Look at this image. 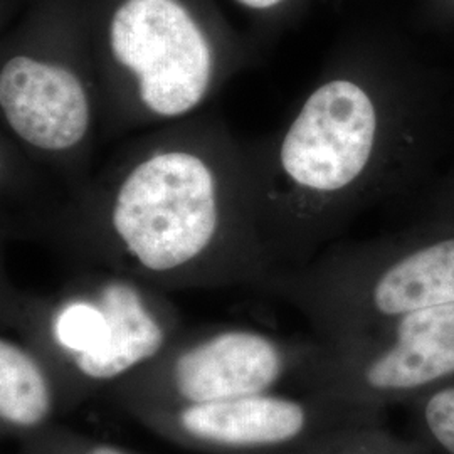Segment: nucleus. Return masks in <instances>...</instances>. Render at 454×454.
<instances>
[{"label":"nucleus","mask_w":454,"mask_h":454,"mask_svg":"<svg viewBox=\"0 0 454 454\" xmlns=\"http://www.w3.org/2000/svg\"><path fill=\"white\" fill-rule=\"evenodd\" d=\"M221 209L211 163L191 150H160L121 180L106 236L84 251L118 275L162 286L266 279L264 251L231 234Z\"/></svg>","instance_id":"nucleus-1"},{"label":"nucleus","mask_w":454,"mask_h":454,"mask_svg":"<svg viewBox=\"0 0 454 454\" xmlns=\"http://www.w3.org/2000/svg\"><path fill=\"white\" fill-rule=\"evenodd\" d=\"M0 108L20 140L65 152L86 137L91 120L82 80L65 66L14 56L0 69Z\"/></svg>","instance_id":"nucleus-9"},{"label":"nucleus","mask_w":454,"mask_h":454,"mask_svg":"<svg viewBox=\"0 0 454 454\" xmlns=\"http://www.w3.org/2000/svg\"><path fill=\"white\" fill-rule=\"evenodd\" d=\"M65 414L59 384L41 354L20 337L0 339V431L19 442Z\"/></svg>","instance_id":"nucleus-10"},{"label":"nucleus","mask_w":454,"mask_h":454,"mask_svg":"<svg viewBox=\"0 0 454 454\" xmlns=\"http://www.w3.org/2000/svg\"><path fill=\"white\" fill-rule=\"evenodd\" d=\"M180 448L209 454H290L348 422L382 419L301 392H262L206 404L146 409L131 416Z\"/></svg>","instance_id":"nucleus-6"},{"label":"nucleus","mask_w":454,"mask_h":454,"mask_svg":"<svg viewBox=\"0 0 454 454\" xmlns=\"http://www.w3.org/2000/svg\"><path fill=\"white\" fill-rule=\"evenodd\" d=\"M17 454H140L110 441L86 436L54 422L33 438L20 442Z\"/></svg>","instance_id":"nucleus-13"},{"label":"nucleus","mask_w":454,"mask_h":454,"mask_svg":"<svg viewBox=\"0 0 454 454\" xmlns=\"http://www.w3.org/2000/svg\"><path fill=\"white\" fill-rule=\"evenodd\" d=\"M238 2L249 9H270L278 5L281 0H238Z\"/></svg>","instance_id":"nucleus-14"},{"label":"nucleus","mask_w":454,"mask_h":454,"mask_svg":"<svg viewBox=\"0 0 454 454\" xmlns=\"http://www.w3.org/2000/svg\"><path fill=\"white\" fill-rule=\"evenodd\" d=\"M110 46L153 114H189L209 91V41L177 0L123 2L110 24Z\"/></svg>","instance_id":"nucleus-7"},{"label":"nucleus","mask_w":454,"mask_h":454,"mask_svg":"<svg viewBox=\"0 0 454 454\" xmlns=\"http://www.w3.org/2000/svg\"><path fill=\"white\" fill-rule=\"evenodd\" d=\"M421 441L438 454H454V380L411 403Z\"/></svg>","instance_id":"nucleus-12"},{"label":"nucleus","mask_w":454,"mask_h":454,"mask_svg":"<svg viewBox=\"0 0 454 454\" xmlns=\"http://www.w3.org/2000/svg\"><path fill=\"white\" fill-rule=\"evenodd\" d=\"M377 110L371 95L350 80L317 88L293 120L279 146L286 179L315 194L340 192L372 159Z\"/></svg>","instance_id":"nucleus-8"},{"label":"nucleus","mask_w":454,"mask_h":454,"mask_svg":"<svg viewBox=\"0 0 454 454\" xmlns=\"http://www.w3.org/2000/svg\"><path fill=\"white\" fill-rule=\"evenodd\" d=\"M285 293L318 340L362 335L419 309L454 303V238L394 256H354L288 276Z\"/></svg>","instance_id":"nucleus-5"},{"label":"nucleus","mask_w":454,"mask_h":454,"mask_svg":"<svg viewBox=\"0 0 454 454\" xmlns=\"http://www.w3.org/2000/svg\"><path fill=\"white\" fill-rule=\"evenodd\" d=\"M9 325L46 360L65 412L110 392L179 335L170 305L118 273L86 278L54 300L11 305Z\"/></svg>","instance_id":"nucleus-2"},{"label":"nucleus","mask_w":454,"mask_h":454,"mask_svg":"<svg viewBox=\"0 0 454 454\" xmlns=\"http://www.w3.org/2000/svg\"><path fill=\"white\" fill-rule=\"evenodd\" d=\"M290 454H434L421 439L397 438L382 419H362L335 427Z\"/></svg>","instance_id":"nucleus-11"},{"label":"nucleus","mask_w":454,"mask_h":454,"mask_svg":"<svg viewBox=\"0 0 454 454\" xmlns=\"http://www.w3.org/2000/svg\"><path fill=\"white\" fill-rule=\"evenodd\" d=\"M311 341H286L266 332L223 326L172 341L159 357L108 394L133 416L146 409L206 404L262 392L298 389Z\"/></svg>","instance_id":"nucleus-4"},{"label":"nucleus","mask_w":454,"mask_h":454,"mask_svg":"<svg viewBox=\"0 0 454 454\" xmlns=\"http://www.w3.org/2000/svg\"><path fill=\"white\" fill-rule=\"evenodd\" d=\"M454 380V303L419 309L372 332L311 341L298 389L384 414Z\"/></svg>","instance_id":"nucleus-3"}]
</instances>
